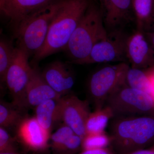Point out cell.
<instances>
[{"instance_id":"cell-1","label":"cell","mask_w":154,"mask_h":154,"mask_svg":"<svg viewBox=\"0 0 154 154\" xmlns=\"http://www.w3.org/2000/svg\"><path fill=\"white\" fill-rule=\"evenodd\" d=\"M91 0H60L51 24L45 43L32 57L31 64L37 63L47 57L64 51L72 34L85 13Z\"/></svg>"},{"instance_id":"cell-2","label":"cell","mask_w":154,"mask_h":154,"mask_svg":"<svg viewBox=\"0 0 154 154\" xmlns=\"http://www.w3.org/2000/svg\"><path fill=\"white\" fill-rule=\"evenodd\" d=\"M110 131L116 154L146 149L154 143V114L114 117Z\"/></svg>"},{"instance_id":"cell-3","label":"cell","mask_w":154,"mask_h":154,"mask_svg":"<svg viewBox=\"0 0 154 154\" xmlns=\"http://www.w3.org/2000/svg\"><path fill=\"white\" fill-rule=\"evenodd\" d=\"M107 35L99 4L91 0L64 50L70 59L68 62L82 65L95 45Z\"/></svg>"},{"instance_id":"cell-4","label":"cell","mask_w":154,"mask_h":154,"mask_svg":"<svg viewBox=\"0 0 154 154\" xmlns=\"http://www.w3.org/2000/svg\"><path fill=\"white\" fill-rule=\"evenodd\" d=\"M56 0L25 19L13 31L17 47L33 57L42 49L51 22L60 4Z\"/></svg>"},{"instance_id":"cell-5","label":"cell","mask_w":154,"mask_h":154,"mask_svg":"<svg viewBox=\"0 0 154 154\" xmlns=\"http://www.w3.org/2000/svg\"><path fill=\"white\" fill-rule=\"evenodd\" d=\"M127 63L103 67L94 72L88 81L89 97L95 110L105 106L107 98L119 87L126 84Z\"/></svg>"},{"instance_id":"cell-6","label":"cell","mask_w":154,"mask_h":154,"mask_svg":"<svg viewBox=\"0 0 154 154\" xmlns=\"http://www.w3.org/2000/svg\"><path fill=\"white\" fill-rule=\"evenodd\" d=\"M114 117L154 115V101L150 94L126 84L117 88L107 98Z\"/></svg>"},{"instance_id":"cell-7","label":"cell","mask_w":154,"mask_h":154,"mask_svg":"<svg viewBox=\"0 0 154 154\" xmlns=\"http://www.w3.org/2000/svg\"><path fill=\"white\" fill-rule=\"evenodd\" d=\"M29 56L17 47L16 54L6 75L5 84L12 98V103L20 110L28 108L26 90L33 67Z\"/></svg>"},{"instance_id":"cell-8","label":"cell","mask_w":154,"mask_h":154,"mask_svg":"<svg viewBox=\"0 0 154 154\" xmlns=\"http://www.w3.org/2000/svg\"><path fill=\"white\" fill-rule=\"evenodd\" d=\"M129 35L123 30L108 33L106 38L96 43L82 65L127 63V42Z\"/></svg>"},{"instance_id":"cell-9","label":"cell","mask_w":154,"mask_h":154,"mask_svg":"<svg viewBox=\"0 0 154 154\" xmlns=\"http://www.w3.org/2000/svg\"><path fill=\"white\" fill-rule=\"evenodd\" d=\"M60 103L62 121L83 138L87 134L86 122L91 113L90 102L69 94L61 98Z\"/></svg>"},{"instance_id":"cell-10","label":"cell","mask_w":154,"mask_h":154,"mask_svg":"<svg viewBox=\"0 0 154 154\" xmlns=\"http://www.w3.org/2000/svg\"><path fill=\"white\" fill-rule=\"evenodd\" d=\"M107 32L123 30L135 20L132 0H96Z\"/></svg>"},{"instance_id":"cell-11","label":"cell","mask_w":154,"mask_h":154,"mask_svg":"<svg viewBox=\"0 0 154 154\" xmlns=\"http://www.w3.org/2000/svg\"><path fill=\"white\" fill-rule=\"evenodd\" d=\"M17 135L25 148L39 152L48 148L51 134L40 125L35 117L26 116L17 127Z\"/></svg>"},{"instance_id":"cell-12","label":"cell","mask_w":154,"mask_h":154,"mask_svg":"<svg viewBox=\"0 0 154 154\" xmlns=\"http://www.w3.org/2000/svg\"><path fill=\"white\" fill-rule=\"evenodd\" d=\"M71 64L56 60L48 65L41 72L46 82L62 97L69 94L74 85L75 78Z\"/></svg>"},{"instance_id":"cell-13","label":"cell","mask_w":154,"mask_h":154,"mask_svg":"<svg viewBox=\"0 0 154 154\" xmlns=\"http://www.w3.org/2000/svg\"><path fill=\"white\" fill-rule=\"evenodd\" d=\"M127 57L134 68L146 69L154 65V51L143 31L137 30L127 42Z\"/></svg>"},{"instance_id":"cell-14","label":"cell","mask_w":154,"mask_h":154,"mask_svg":"<svg viewBox=\"0 0 154 154\" xmlns=\"http://www.w3.org/2000/svg\"><path fill=\"white\" fill-rule=\"evenodd\" d=\"M56 0H5L1 14L9 19L13 31L25 19Z\"/></svg>"},{"instance_id":"cell-15","label":"cell","mask_w":154,"mask_h":154,"mask_svg":"<svg viewBox=\"0 0 154 154\" xmlns=\"http://www.w3.org/2000/svg\"><path fill=\"white\" fill-rule=\"evenodd\" d=\"M33 67L26 90L28 107L35 108L49 99L61 98L46 82L37 66Z\"/></svg>"},{"instance_id":"cell-16","label":"cell","mask_w":154,"mask_h":154,"mask_svg":"<svg viewBox=\"0 0 154 154\" xmlns=\"http://www.w3.org/2000/svg\"><path fill=\"white\" fill-rule=\"evenodd\" d=\"M60 99H49L34 108V117L40 125L51 134L54 127L62 121Z\"/></svg>"},{"instance_id":"cell-17","label":"cell","mask_w":154,"mask_h":154,"mask_svg":"<svg viewBox=\"0 0 154 154\" xmlns=\"http://www.w3.org/2000/svg\"><path fill=\"white\" fill-rule=\"evenodd\" d=\"M113 117V111L107 105L96 109L94 112L90 113L86 122L87 134L105 132L109 121Z\"/></svg>"},{"instance_id":"cell-18","label":"cell","mask_w":154,"mask_h":154,"mask_svg":"<svg viewBox=\"0 0 154 154\" xmlns=\"http://www.w3.org/2000/svg\"><path fill=\"white\" fill-rule=\"evenodd\" d=\"M153 0H132V7L137 30L147 31L152 23Z\"/></svg>"},{"instance_id":"cell-19","label":"cell","mask_w":154,"mask_h":154,"mask_svg":"<svg viewBox=\"0 0 154 154\" xmlns=\"http://www.w3.org/2000/svg\"><path fill=\"white\" fill-rule=\"evenodd\" d=\"M23 110L13 104L1 101L0 103V126L4 128H16L26 117Z\"/></svg>"},{"instance_id":"cell-20","label":"cell","mask_w":154,"mask_h":154,"mask_svg":"<svg viewBox=\"0 0 154 154\" xmlns=\"http://www.w3.org/2000/svg\"><path fill=\"white\" fill-rule=\"evenodd\" d=\"M17 47H14L12 41L1 38L0 41V80L5 84L6 75L14 60Z\"/></svg>"},{"instance_id":"cell-21","label":"cell","mask_w":154,"mask_h":154,"mask_svg":"<svg viewBox=\"0 0 154 154\" xmlns=\"http://www.w3.org/2000/svg\"><path fill=\"white\" fill-rule=\"evenodd\" d=\"M126 85L151 96L150 82L145 69L134 68L130 66L127 72Z\"/></svg>"},{"instance_id":"cell-22","label":"cell","mask_w":154,"mask_h":154,"mask_svg":"<svg viewBox=\"0 0 154 154\" xmlns=\"http://www.w3.org/2000/svg\"><path fill=\"white\" fill-rule=\"evenodd\" d=\"M110 134L105 132L88 134L82 138V150L108 147L111 146Z\"/></svg>"},{"instance_id":"cell-23","label":"cell","mask_w":154,"mask_h":154,"mask_svg":"<svg viewBox=\"0 0 154 154\" xmlns=\"http://www.w3.org/2000/svg\"><path fill=\"white\" fill-rule=\"evenodd\" d=\"M75 134L69 127L64 124L60 127L55 132L51 134V147L54 153L57 151L68 139Z\"/></svg>"},{"instance_id":"cell-24","label":"cell","mask_w":154,"mask_h":154,"mask_svg":"<svg viewBox=\"0 0 154 154\" xmlns=\"http://www.w3.org/2000/svg\"><path fill=\"white\" fill-rule=\"evenodd\" d=\"M82 150V138L75 133L70 137L54 154H77Z\"/></svg>"},{"instance_id":"cell-25","label":"cell","mask_w":154,"mask_h":154,"mask_svg":"<svg viewBox=\"0 0 154 154\" xmlns=\"http://www.w3.org/2000/svg\"><path fill=\"white\" fill-rule=\"evenodd\" d=\"M17 152L15 140L5 128L0 127V152Z\"/></svg>"},{"instance_id":"cell-26","label":"cell","mask_w":154,"mask_h":154,"mask_svg":"<svg viewBox=\"0 0 154 154\" xmlns=\"http://www.w3.org/2000/svg\"><path fill=\"white\" fill-rule=\"evenodd\" d=\"M77 154H116L113 149L108 147L83 150Z\"/></svg>"},{"instance_id":"cell-27","label":"cell","mask_w":154,"mask_h":154,"mask_svg":"<svg viewBox=\"0 0 154 154\" xmlns=\"http://www.w3.org/2000/svg\"><path fill=\"white\" fill-rule=\"evenodd\" d=\"M150 82L151 85V96L154 101V65L145 69Z\"/></svg>"},{"instance_id":"cell-28","label":"cell","mask_w":154,"mask_h":154,"mask_svg":"<svg viewBox=\"0 0 154 154\" xmlns=\"http://www.w3.org/2000/svg\"><path fill=\"white\" fill-rule=\"evenodd\" d=\"M124 154H154V148L140 149Z\"/></svg>"},{"instance_id":"cell-29","label":"cell","mask_w":154,"mask_h":154,"mask_svg":"<svg viewBox=\"0 0 154 154\" xmlns=\"http://www.w3.org/2000/svg\"><path fill=\"white\" fill-rule=\"evenodd\" d=\"M146 37L154 51V31L144 32Z\"/></svg>"},{"instance_id":"cell-30","label":"cell","mask_w":154,"mask_h":154,"mask_svg":"<svg viewBox=\"0 0 154 154\" xmlns=\"http://www.w3.org/2000/svg\"><path fill=\"white\" fill-rule=\"evenodd\" d=\"M154 25V0H153V5L152 12V25Z\"/></svg>"},{"instance_id":"cell-31","label":"cell","mask_w":154,"mask_h":154,"mask_svg":"<svg viewBox=\"0 0 154 154\" xmlns=\"http://www.w3.org/2000/svg\"><path fill=\"white\" fill-rule=\"evenodd\" d=\"M0 154H19L18 152H0Z\"/></svg>"},{"instance_id":"cell-32","label":"cell","mask_w":154,"mask_h":154,"mask_svg":"<svg viewBox=\"0 0 154 154\" xmlns=\"http://www.w3.org/2000/svg\"><path fill=\"white\" fill-rule=\"evenodd\" d=\"M5 0H0V9L2 8Z\"/></svg>"},{"instance_id":"cell-33","label":"cell","mask_w":154,"mask_h":154,"mask_svg":"<svg viewBox=\"0 0 154 154\" xmlns=\"http://www.w3.org/2000/svg\"><path fill=\"white\" fill-rule=\"evenodd\" d=\"M153 148H154V146H153Z\"/></svg>"}]
</instances>
